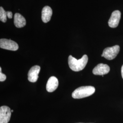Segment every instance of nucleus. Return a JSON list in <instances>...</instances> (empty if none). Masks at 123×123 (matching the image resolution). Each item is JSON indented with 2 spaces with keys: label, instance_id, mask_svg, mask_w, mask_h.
Wrapping results in <instances>:
<instances>
[{
  "label": "nucleus",
  "instance_id": "obj_1",
  "mask_svg": "<svg viewBox=\"0 0 123 123\" xmlns=\"http://www.w3.org/2000/svg\"><path fill=\"white\" fill-rule=\"evenodd\" d=\"M88 61V56L84 55L82 57L77 60L72 55L68 58V63L71 69L75 72H79L84 69Z\"/></svg>",
  "mask_w": 123,
  "mask_h": 123
},
{
  "label": "nucleus",
  "instance_id": "obj_2",
  "mask_svg": "<svg viewBox=\"0 0 123 123\" xmlns=\"http://www.w3.org/2000/svg\"><path fill=\"white\" fill-rule=\"evenodd\" d=\"M95 91V88L93 86H82L76 89L72 93V96L75 99H80L91 96Z\"/></svg>",
  "mask_w": 123,
  "mask_h": 123
},
{
  "label": "nucleus",
  "instance_id": "obj_3",
  "mask_svg": "<svg viewBox=\"0 0 123 123\" xmlns=\"http://www.w3.org/2000/svg\"><path fill=\"white\" fill-rule=\"evenodd\" d=\"M119 50L120 48L119 45L107 48L104 50L101 57H104L108 60H113L118 54Z\"/></svg>",
  "mask_w": 123,
  "mask_h": 123
},
{
  "label": "nucleus",
  "instance_id": "obj_4",
  "mask_svg": "<svg viewBox=\"0 0 123 123\" xmlns=\"http://www.w3.org/2000/svg\"><path fill=\"white\" fill-rule=\"evenodd\" d=\"M0 47L1 49L13 51L18 50L19 48L18 45L17 43L11 39H0Z\"/></svg>",
  "mask_w": 123,
  "mask_h": 123
},
{
  "label": "nucleus",
  "instance_id": "obj_5",
  "mask_svg": "<svg viewBox=\"0 0 123 123\" xmlns=\"http://www.w3.org/2000/svg\"><path fill=\"white\" fill-rule=\"evenodd\" d=\"M12 114L10 108L7 106H2L0 108V123H8Z\"/></svg>",
  "mask_w": 123,
  "mask_h": 123
},
{
  "label": "nucleus",
  "instance_id": "obj_6",
  "mask_svg": "<svg viewBox=\"0 0 123 123\" xmlns=\"http://www.w3.org/2000/svg\"><path fill=\"white\" fill-rule=\"evenodd\" d=\"M121 18V12L118 10L115 11L112 13L109 20V26L112 28H115L118 26Z\"/></svg>",
  "mask_w": 123,
  "mask_h": 123
},
{
  "label": "nucleus",
  "instance_id": "obj_7",
  "mask_svg": "<svg viewBox=\"0 0 123 123\" xmlns=\"http://www.w3.org/2000/svg\"><path fill=\"white\" fill-rule=\"evenodd\" d=\"M110 68L108 65L100 63L97 65L92 70V73L96 75H104L109 73Z\"/></svg>",
  "mask_w": 123,
  "mask_h": 123
},
{
  "label": "nucleus",
  "instance_id": "obj_8",
  "mask_svg": "<svg viewBox=\"0 0 123 123\" xmlns=\"http://www.w3.org/2000/svg\"><path fill=\"white\" fill-rule=\"evenodd\" d=\"M41 69L40 67L35 65L31 67L28 73V79L32 82L35 83L38 79V74Z\"/></svg>",
  "mask_w": 123,
  "mask_h": 123
},
{
  "label": "nucleus",
  "instance_id": "obj_9",
  "mask_svg": "<svg viewBox=\"0 0 123 123\" xmlns=\"http://www.w3.org/2000/svg\"><path fill=\"white\" fill-rule=\"evenodd\" d=\"M58 81L57 78L52 76L49 79L46 85V89L49 92H53L58 87Z\"/></svg>",
  "mask_w": 123,
  "mask_h": 123
},
{
  "label": "nucleus",
  "instance_id": "obj_10",
  "mask_svg": "<svg viewBox=\"0 0 123 123\" xmlns=\"http://www.w3.org/2000/svg\"><path fill=\"white\" fill-rule=\"evenodd\" d=\"M53 14L52 8L49 6H45L42 11V20L44 23H47L51 20Z\"/></svg>",
  "mask_w": 123,
  "mask_h": 123
},
{
  "label": "nucleus",
  "instance_id": "obj_11",
  "mask_svg": "<svg viewBox=\"0 0 123 123\" xmlns=\"http://www.w3.org/2000/svg\"><path fill=\"white\" fill-rule=\"evenodd\" d=\"M14 24L17 28H22L26 25V20L20 13H15L14 17Z\"/></svg>",
  "mask_w": 123,
  "mask_h": 123
},
{
  "label": "nucleus",
  "instance_id": "obj_12",
  "mask_svg": "<svg viewBox=\"0 0 123 123\" xmlns=\"http://www.w3.org/2000/svg\"><path fill=\"white\" fill-rule=\"evenodd\" d=\"M7 14L3 8L1 6L0 7V20L2 22H6L7 20Z\"/></svg>",
  "mask_w": 123,
  "mask_h": 123
},
{
  "label": "nucleus",
  "instance_id": "obj_13",
  "mask_svg": "<svg viewBox=\"0 0 123 123\" xmlns=\"http://www.w3.org/2000/svg\"><path fill=\"white\" fill-rule=\"evenodd\" d=\"M6 79V75L4 74L1 72V68H0V81L3 82Z\"/></svg>",
  "mask_w": 123,
  "mask_h": 123
},
{
  "label": "nucleus",
  "instance_id": "obj_14",
  "mask_svg": "<svg viewBox=\"0 0 123 123\" xmlns=\"http://www.w3.org/2000/svg\"><path fill=\"white\" fill-rule=\"evenodd\" d=\"M6 14H7V17L10 19H11L12 18V12H10V11L6 12Z\"/></svg>",
  "mask_w": 123,
  "mask_h": 123
},
{
  "label": "nucleus",
  "instance_id": "obj_15",
  "mask_svg": "<svg viewBox=\"0 0 123 123\" xmlns=\"http://www.w3.org/2000/svg\"><path fill=\"white\" fill-rule=\"evenodd\" d=\"M121 75H122V77L123 79V65L121 68Z\"/></svg>",
  "mask_w": 123,
  "mask_h": 123
},
{
  "label": "nucleus",
  "instance_id": "obj_16",
  "mask_svg": "<svg viewBox=\"0 0 123 123\" xmlns=\"http://www.w3.org/2000/svg\"><path fill=\"white\" fill-rule=\"evenodd\" d=\"M11 112H13V110H11Z\"/></svg>",
  "mask_w": 123,
  "mask_h": 123
},
{
  "label": "nucleus",
  "instance_id": "obj_17",
  "mask_svg": "<svg viewBox=\"0 0 123 123\" xmlns=\"http://www.w3.org/2000/svg\"></svg>",
  "mask_w": 123,
  "mask_h": 123
}]
</instances>
